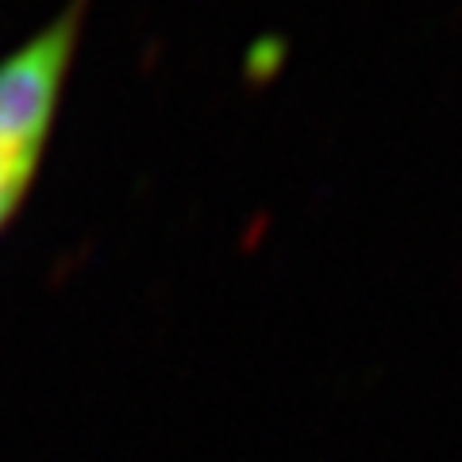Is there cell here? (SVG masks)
<instances>
[{"mask_svg": "<svg viewBox=\"0 0 462 462\" xmlns=\"http://www.w3.org/2000/svg\"><path fill=\"white\" fill-rule=\"evenodd\" d=\"M93 0H66L54 16L0 54V236L27 205L74 74Z\"/></svg>", "mask_w": 462, "mask_h": 462, "instance_id": "cell-1", "label": "cell"}]
</instances>
